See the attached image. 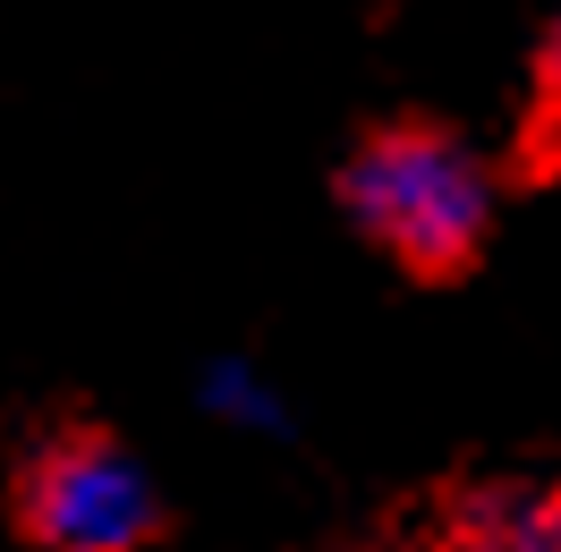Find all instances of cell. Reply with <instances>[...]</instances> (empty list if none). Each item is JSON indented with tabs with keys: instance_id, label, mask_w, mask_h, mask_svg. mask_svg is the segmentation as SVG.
<instances>
[{
	"instance_id": "6da1fadb",
	"label": "cell",
	"mask_w": 561,
	"mask_h": 552,
	"mask_svg": "<svg viewBox=\"0 0 561 552\" xmlns=\"http://www.w3.org/2000/svg\"><path fill=\"white\" fill-rule=\"evenodd\" d=\"M502 162L434 111L366 119L332 171V205L357 246H375L400 280L451 289L493 255L502 239Z\"/></svg>"
},
{
	"instance_id": "7a4b0ae2",
	"label": "cell",
	"mask_w": 561,
	"mask_h": 552,
	"mask_svg": "<svg viewBox=\"0 0 561 552\" xmlns=\"http://www.w3.org/2000/svg\"><path fill=\"white\" fill-rule=\"evenodd\" d=\"M9 527L26 552H153L171 536V493L128 434L60 416L9 468Z\"/></svg>"
},
{
	"instance_id": "3957f363",
	"label": "cell",
	"mask_w": 561,
	"mask_h": 552,
	"mask_svg": "<svg viewBox=\"0 0 561 552\" xmlns=\"http://www.w3.org/2000/svg\"><path fill=\"white\" fill-rule=\"evenodd\" d=\"M443 552H561V484L553 476L468 484L443 518Z\"/></svg>"
},
{
	"instance_id": "277c9868",
	"label": "cell",
	"mask_w": 561,
	"mask_h": 552,
	"mask_svg": "<svg viewBox=\"0 0 561 552\" xmlns=\"http://www.w3.org/2000/svg\"><path fill=\"white\" fill-rule=\"evenodd\" d=\"M196 416L230 425L247 442H289V425H298L280 375L255 357V348H213L205 366H196Z\"/></svg>"
},
{
	"instance_id": "5b68a950",
	"label": "cell",
	"mask_w": 561,
	"mask_h": 552,
	"mask_svg": "<svg viewBox=\"0 0 561 552\" xmlns=\"http://www.w3.org/2000/svg\"><path fill=\"white\" fill-rule=\"evenodd\" d=\"M519 145L536 171H561V9L527 51V103H519Z\"/></svg>"
}]
</instances>
